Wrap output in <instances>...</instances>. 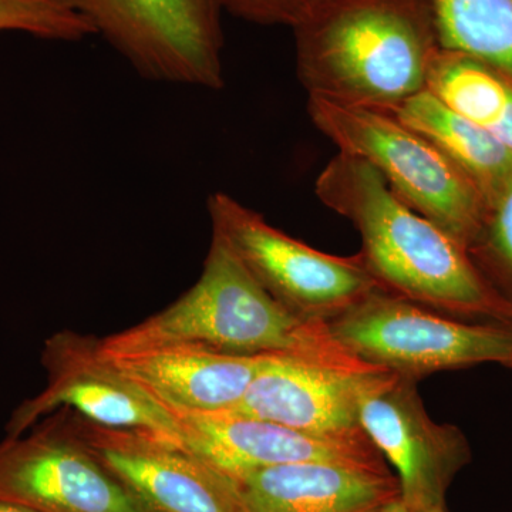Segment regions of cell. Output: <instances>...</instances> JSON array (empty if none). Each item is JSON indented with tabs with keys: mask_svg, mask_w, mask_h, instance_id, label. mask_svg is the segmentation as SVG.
Instances as JSON below:
<instances>
[{
	"mask_svg": "<svg viewBox=\"0 0 512 512\" xmlns=\"http://www.w3.org/2000/svg\"><path fill=\"white\" fill-rule=\"evenodd\" d=\"M315 192L355 225L359 254L384 292L454 318L512 326V306L467 248L400 201L363 158L339 151L319 174Z\"/></svg>",
	"mask_w": 512,
	"mask_h": 512,
	"instance_id": "1",
	"label": "cell"
},
{
	"mask_svg": "<svg viewBox=\"0 0 512 512\" xmlns=\"http://www.w3.org/2000/svg\"><path fill=\"white\" fill-rule=\"evenodd\" d=\"M308 97L386 110L426 90L441 49L430 0H319L291 28Z\"/></svg>",
	"mask_w": 512,
	"mask_h": 512,
	"instance_id": "2",
	"label": "cell"
},
{
	"mask_svg": "<svg viewBox=\"0 0 512 512\" xmlns=\"http://www.w3.org/2000/svg\"><path fill=\"white\" fill-rule=\"evenodd\" d=\"M190 343L247 356H286L339 372H380L353 355L326 320L286 309L255 281L228 245L212 234L198 281L163 311L100 339L106 352Z\"/></svg>",
	"mask_w": 512,
	"mask_h": 512,
	"instance_id": "3",
	"label": "cell"
},
{
	"mask_svg": "<svg viewBox=\"0 0 512 512\" xmlns=\"http://www.w3.org/2000/svg\"><path fill=\"white\" fill-rule=\"evenodd\" d=\"M309 116L340 153L363 158L417 214L470 249L483 229L487 202L456 164L389 111L308 97Z\"/></svg>",
	"mask_w": 512,
	"mask_h": 512,
	"instance_id": "4",
	"label": "cell"
},
{
	"mask_svg": "<svg viewBox=\"0 0 512 512\" xmlns=\"http://www.w3.org/2000/svg\"><path fill=\"white\" fill-rule=\"evenodd\" d=\"M328 323L353 355L417 382L484 363L512 370V326L466 322L389 292H373Z\"/></svg>",
	"mask_w": 512,
	"mask_h": 512,
	"instance_id": "5",
	"label": "cell"
},
{
	"mask_svg": "<svg viewBox=\"0 0 512 512\" xmlns=\"http://www.w3.org/2000/svg\"><path fill=\"white\" fill-rule=\"evenodd\" d=\"M144 79L224 86L227 0H60Z\"/></svg>",
	"mask_w": 512,
	"mask_h": 512,
	"instance_id": "6",
	"label": "cell"
},
{
	"mask_svg": "<svg viewBox=\"0 0 512 512\" xmlns=\"http://www.w3.org/2000/svg\"><path fill=\"white\" fill-rule=\"evenodd\" d=\"M207 207L212 234L272 298L296 315L329 322L383 291L359 252L336 256L309 247L225 192H214Z\"/></svg>",
	"mask_w": 512,
	"mask_h": 512,
	"instance_id": "7",
	"label": "cell"
},
{
	"mask_svg": "<svg viewBox=\"0 0 512 512\" xmlns=\"http://www.w3.org/2000/svg\"><path fill=\"white\" fill-rule=\"evenodd\" d=\"M42 365L45 389L13 410L6 436H20L50 414L69 410L99 426L146 431L183 447L174 414L124 375L99 339L57 332L43 346Z\"/></svg>",
	"mask_w": 512,
	"mask_h": 512,
	"instance_id": "8",
	"label": "cell"
},
{
	"mask_svg": "<svg viewBox=\"0 0 512 512\" xmlns=\"http://www.w3.org/2000/svg\"><path fill=\"white\" fill-rule=\"evenodd\" d=\"M360 427L394 468L402 501L412 512L446 507L448 488L471 461L470 444L453 424L436 423L417 380L376 373L359 403Z\"/></svg>",
	"mask_w": 512,
	"mask_h": 512,
	"instance_id": "9",
	"label": "cell"
},
{
	"mask_svg": "<svg viewBox=\"0 0 512 512\" xmlns=\"http://www.w3.org/2000/svg\"><path fill=\"white\" fill-rule=\"evenodd\" d=\"M0 498L37 512H153L74 436L66 412L0 441Z\"/></svg>",
	"mask_w": 512,
	"mask_h": 512,
	"instance_id": "10",
	"label": "cell"
},
{
	"mask_svg": "<svg viewBox=\"0 0 512 512\" xmlns=\"http://www.w3.org/2000/svg\"><path fill=\"white\" fill-rule=\"evenodd\" d=\"M74 436L153 512H245L238 481L197 454L146 433L111 429L66 410Z\"/></svg>",
	"mask_w": 512,
	"mask_h": 512,
	"instance_id": "11",
	"label": "cell"
},
{
	"mask_svg": "<svg viewBox=\"0 0 512 512\" xmlns=\"http://www.w3.org/2000/svg\"><path fill=\"white\" fill-rule=\"evenodd\" d=\"M173 414L185 450L234 478L261 468L298 463L389 470L363 429L316 434L229 410Z\"/></svg>",
	"mask_w": 512,
	"mask_h": 512,
	"instance_id": "12",
	"label": "cell"
},
{
	"mask_svg": "<svg viewBox=\"0 0 512 512\" xmlns=\"http://www.w3.org/2000/svg\"><path fill=\"white\" fill-rule=\"evenodd\" d=\"M103 352L124 375L171 413L232 409L275 357L232 355L190 343Z\"/></svg>",
	"mask_w": 512,
	"mask_h": 512,
	"instance_id": "13",
	"label": "cell"
},
{
	"mask_svg": "<svg viewBox=\"0 0 512 512\" xmlns=\"http://www.w3.org/2000/svg\"><path fill=\"white\" fill-rule=\"evenodd\" d=\"M375 375L339 372L275 356L229 412L308 433H350L362 429L360 397Z\"/></svg>",
	"mask_w": 512,
	"mask_h": 512,
	"instance_id": "14",
	"label": "cell"
},
{
	"mask_svg": "<svg viewBox=\"0 0 512 512\" xmlns=\"http://www.w3.org/2000/svg\"><path fill=\"white\" fill-rule=\"evenodd\" d=\"M235 480L245 512H372L402 498L390 470L345 464H285Z\"/></svg>",
	"mask_w": 512,
	"mask_h": 512,
	"instance_id": "15",
	"label": "cell"
},
{
	"mask_svg": "<svg viewBox=\"0 0 512 512\" xmlns=\"http://www.w3.org/2000/svg\"><path fill=\"white\" fill-rule=\"evenodd\" d=\"M426 137L473 181L491 204L512 181V151L451 110L429 90L386 109Z\"/></svg>",
	"mask_w": 512,
	"mask_h": 512,
	"instance_id": "16",
	"label": "cell"
},
{
	"mask_svg": "<svg viewBox=\"0 0 512 512\" xmlns=\"http://www.w3.org/2000/svg\"><path fill=\"white\" fill-rule=\"evenodd\" d=\"M426 90L512 151V82L503 73L441 47Z\"/></svg>",
	"mask_w": 512,
	"mask_h": 512,
	"instance_id": "17",
	"label": "cell"
},
{
	"mask_svg": "<svg viewBox=\"0 0 512 512\" xmlns=\"http://www.w3.org/2000/svg\"><path fill=\"white\" fill-rule=\"evenodd\" d=\"M443 49L481 60L512 82V0H430Z\"/></svg>",
	"mask_w": 512,
	"mask_h": 512,
	"instance_id": "18",
	"label": "cell"
},
{
	"mask_svg": "<svg viewBox=\"0 0 512 512\" xmlns=\"http://www.w3.org/2000/svg\"><path fill=\"white\" fill-rule=\"evenodd\" d=\"M468 252L485 279L512 306V181L488 205L480 237Z\"/></svg>",
	"mask_w": 512,
	"mask_h": 512,
	"instance_id": "19",
	"label": "cell"
},
{
	"mask_svg": "<svg viewBox=\"0 0 512 512\" xmlns=\"http://www.w3.org/2000/svg\"><path fill=\"white\" fill-rule=\"evenodd\" d=\"M6 32L53 42H80L94 35L89 23L60 0H0V33Z\"/></svg>",
	"mask_w": 512,
	"mask_h": 512,
	"instance_id": "20",
	"label": "cell"
},
{
	"mask_svg": "<svg viewBox=\"0 0 512 512\" xmlns=\"http://www.w3.org/2000/svg\"><path fill=\"white\" fill-rule=\"evenodd\" d=\"M319 0H227V13L256 25L292 28Z\"/></svg>",
	"mask_w": 512,
	"mask_h": 512,
	"instance_id": "21",
	"label": "cell"
},
{
	"mask_svg": "<svg viewBox=\"0 0 512 512\" xmlns=\"http://www.w3.org/2000/svg\"><path fill=\"white\" fill-rule=\"evenodd\" d=\"M0 512H37V511L32 510V508L25 507V505L12 503V501L3 500V498H0Z\"/></svg>",
	"mask_w": 512,
	"mask_h": 512,
	"instance_id": "22",
	"label": "cell"
},
{
	"mask_svg": "<svg viewBox=\"0 0 512 512\" xmlns=\"http://www.w3.org/2000/svg\"><path fill=\"white\" fill-rule=\"evenodd\" d=\"M372 512H412L409 510L406 504L403 503L402 498L399 500L393 501V503H389L383 505V507L377 508V510Z\"/></svg>",
	"mask_w": 512,
	"mask_h": 512,
	"instance_id": "23",
	"label": "cell"
},
{
	"mask_svg": "<svg viewBox=\"0 0 512 512\" xmlns=\"http://www.w3.org/2000/svg\"><path fill=\"white\" fill-rule=\"evenodd\" d=\"M426 512H447L446 507L434 508V510L426 511Z\"/></svg>",
	"mask_w": 512,
	"mask_h": 512,
	"instance_id": "24",
	"label": "cell"
}]
</instances>
